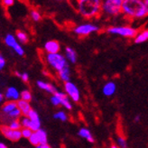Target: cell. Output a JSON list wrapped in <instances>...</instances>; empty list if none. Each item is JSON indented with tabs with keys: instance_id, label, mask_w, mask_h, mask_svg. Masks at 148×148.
Wrapping results in <instances>:
<instances>
[{
	"instance_id": "6da1fadb",
	"label": "cell",
	"mask_w": 148,
	"mask_h": 148,
	"mask_svg": "<svg viewBox=\"0 0 148 148\" xmlns=\"http://www.w3.org/2000/svg\"><path fill=\"white\" fill-rule=\"evenodd\" d=\"M122 14L130 19H142L148 16V9L144 0H124Z\"/></svg>"
},
{
	"instance_id": "e575fe53",
	"label": "cell",
	"mask_w": 148,
	"mask_h": 148,
	"mask_svg": "<svg viewBox=\"0 0 148 148\" xmlns=\"http://www.w3.org/2000/svg\"><path fill=\"white\" fill-rule=\"evenodd\" d=\"M36 147H38V148H50V145H48V143H43V144H40Z\"/></svg>"
},
{
	"instance_id": "f35d334b",
	"label": "cell",
	"mask_w": 148,
	"mask_h": 148,
	"mask_svg": "<svg viewBox=\"0 0 148 148\" xmlns=\"http://www.w3.org/2000/svg\"><path fill=\"white\" fill-rule=\"evenodd\" d=\"M145 1V5H146V7H147V9H148V0H144Z\"/></svg>"
},
{
	"instance_id": "d590c367",
	"label": "cell",
	"mask_w": 148,
	"mask_h": 148,
	"mask_svg": "<svg viewBox=\"0 0 148 148\" xmlns=\"http://www.w3.org/2000/svg\"><path fill=\"white\" fill-rule=\"evenodd\" d=\"M5 99V94H3V93H0V102H3Z\"/></svg>"
},
{
	"instance_id": "5b68a950",
	"label": "cell",
	"mask_w": 148,
	"mask_h": 148,
	"mask_svg": "<svg viewBox=\"0 0 148 148\" xmlns=\"http://www.w3.org/2000/svg\"><path fill=\"white\" fill-rule=\"evenodd\" d=\"M107 33H108L109 34L125 37V38H135L137 31L136 28L129 25H118L108 27L107 29Z\"/></svg>"
},
{
	"instance_id": "4fadbf2b",
	"label": "cell",
	"mask_w": 148,
	"mask_h": 148,
	"mask_svg": "<svg viewBox=\"0 0 148 148\" xmlns=\"http://www.w3.org/2000/svg\"><path fill=\"white\" fill-rule=\"evenodd\" d=\"M44 51H46V53H60L61 51V45L57 41L50 40L47 41L44 43Z\"/></svg>"
},
{
	"instance_id": "f546056e",
	"label": "cell",
	"mask_w": 148,
	"mask_h": 148,
	"mask_svg": "<svg viewBox=\"0 0 148 148\" xmlns=\"http://www.w3.org/2000/svg\"><path fill=\"white\" fill-rule=\"evenodd\" d=\"M33 130L30 127H22L21 128V133H22V136L23 138H26L28 139L33 134Z\"/></svg>"
},
{
	"instance_id": "5bb4252c",
	"label": "cell",
	"mask_w": 148,
	"mask_h": 148,
	"mask_svg": "<svg viewBox=\"0 0 148 148\" xmlns=\"http://www.w3.org/2000/svg\"><path fill=\"white\" fill-rule=\"evenodd\" d=\"M116 90V85L114 81H108L102 88V93L104 94V96H106V97H111V96H113Z\"/></svg>"
},
{
	"instance_id": "8fae6325",
	"label": "cell",
	"mask_w": 148,
	"mask_h": 148,
	"mask_svg": "<svg viewBox=\"0 0 148 148\" xmlns=\"http://www.w3.org/2000/svg\"><path fill=\"white\" fill-rule=\"evenodd\" d=\"M4 94L5 97V100L18 101L21 99V92L17 90V88L14 86L7 88Z\"/></svg>"
},
{
	"instance_id": "d6a6232c",
	"label": "cell",
	"mask_w": 148,
	"mask_h": 148,
	"mask_svg": "<svg viewBox=\"0 0 148 148\" xmlns=\"http://www.w3.org/2000/svg\"><path fill=\"white\" fill-rule=\"evenodd\" d=\"M5 66V59L3 55H0V70H3Z\"/></svg>"
},
{
	"instance_id": "603a6c76",
	"label": "cell",
	"mask_w": 148,
	"mask_h": 148,
	"mask_svg": "<svg viewBox=\"0 0 148 148\" xmlns=\"http://www.w3.org/2000/svg\"><path fill=\"white\" fill-rule=\"evenodd\" d=\"M36 133H37V135H38V137H39V140H40V144L48 143L47 142V133H46V131H44L43 129L40 128L39 130L36 131Z\"/></svg>"
},
{
	"instance_id": "277c9868",
	"label": "cell",
	"mask_w": 148,
	"mask_h": 148,
	"mask_svg": "<svg viewBox=\"0 0 148 148\" xmlns=\"http://www.w3.org/2000/svg\"><path fill=\"white\" fill-rule=\"evenodd\" d=\"M124 0H103L102 14L108 16H116L122 13Z\"/></svg>"
},
{
	"instance_id": "9a60e30c",
	"label": "cell",
	"mask_w": 148,
	"mask_h": 148,
	"mask_svg": "<svg viewBox=\"0 0 148 148\" xmlns=\"http://www.w3.org/2000/svg\"><path fill=\"white\" fill-rule=\"evenodd\" d=\"M16 108H18V106H17V101L6 100L5 102H4V104L2 105V108H1L2 114L4 116H5L7 114H9L11 111H13L14 109H16Z\"/></svg>"
},
{
	"instance_id": "ba28073f",
	"label": "cell",
	"mask_w": 148,
	"mask_h": 148,
	"mask_svg": "<svg viewBox=\"0 0 148 148\" xmlns=\"http://www.w3.org/2000/svg\"><path fill=\"white\" fill-rule=\"evenodd\" d=\"M4 42L6 46L12 48L17 55H19V56L25 55V50L21 46V44L17 42L16 36H14L11 34H6L4 38Z\"/></svg>"
},
{
	"instance_id": "484cf974",
	"label": "cell",
	"mask_w": 148,
	"mask_h": 148,
	"mask_svg": "<svg viewBox=\"0 0 148 148\" xmlns=\"http://www.w3.org/2000/svg\"><path fill=\"white\" fill-rule=\"evenodd\" d=\"M116 145L118 147H121V148H127V141L124 136H118L116 139Z\"/></svg>"
},
{
	"instance_id": "60d3db41",
	"label": "cell",
	"mask_w": 148,
	"mask_h": 148,
	"mask_svg": "<svg viewBox=\"0 0 148 148\" xmlns=\"http://www.w3.org/2000/svg\"><path fill=\"white\" fill-rule=\"evenodd\" d=\"M56 1H60V0H56Z\"/></svg>"
},
{
	"instance_id": "7402d4cb",
	"label": "cell",
	"mask_w": 148,
	"mask_h": 148,
	"mask_svg": "<svg viewBox=\"0 0 148 148\" xmlns=\"http://www.w3.org/2000/svg\"><path fill=\"white\" fill-rule=\"evenodd\" d=\"M53 117L55 118V119L60 120L62 122L67 121L68 118H69L68 115L66 114V112H65V111H63V110H59V111H57V112L53 115Z\"/></svg>"
},
{
	"instance_id": "f1b7e54d",
	"label": "cell",
	"mask_w": 148,
	"mask_h": 148,
	"mask_svg": "<svg viewBox=\"0 0 148 148\" xmlns=\"http://www.w3.org/2000/svg\"><path fill=\"white\" fill-rule=\"evenodd\" d=\"M21 99H24V100H26V101H29L30 102L33 99V95H32V92L28 90H25L21 92Z\"/></svg>"
},
{
	"instance_id": "30bf717a",
	"label": "cell",
	"mask_w": 148,
	"mask_h": 148,
	"mask_svg": "<svg viewBox=\"0 0 148 148\" xmlns=\"http://www.w3.org/2000/svg\"><path fill=\"white\" fill-rule=\"evenodd\" d=\"M64 91L66 92L70 99L73 102H79L80 99V93L78 87L71 81H67L64 82Z\"/></svg>"
},
{
	"instance_id": "ab89813d",
	"label": "cell",
	"mask_w": 148,
	"mask_h": 148,
	"mask_svg": "<svg viewBox=\"0 0 148 148\" xmlns=\"http://www.w3.org/2000/svg\"><path fill=\"white\" fill-rule=\"evenodd\" d=\"M21 74H22V73H19L18 71H16V76L20 77V76H21Z\"/></svg>"
},
{
	"instance_id": "e0dca14e",
	"label": "cell",
	"mask_w": 148,
	"mask_h": 148,
	"mask_svg": "<svg viewBox=\"0 0 148 148\" xmlns=\"http://www.w3.org/2000/svg\"><path fill=\"white\" fill-rule=\"evenodd\" d=\"M17 106H18V108L21 110L22 114L24 116H26L29 114V112L32 110V107L30 105V102L29 101H26V100H24L20 99L18 101H17Z\"/></svg>"
},
{
	"instance_id": "1f68e13d",
	"label": "cell",
	"mask_w": 148,
	"mask_h": 148,
	"mask_svg": "<svg viewBox=\"0 0 148 148\" xmlns=\"http://www.w3.org/2000/svg\"><path fill=\"white\" fill-rule=\"evenodd\" d=\"M1 3L5 7H10L14 5V0H1Z\"/></svg>"
},
{
	"instance_id": "2e32d148",
	"label": "cell",
	"mask_w": 148,
	"mask_h": 148,
	"mask_svg": "<svg viewBox=\"0 0 148 148\" xmlns=\"http://www.w3.org/2000/svg\"><path fill=\"white\" fill-rule=\"evenodd\" d=\"M36 85L38 87L40 90H43V91H46L50 94H53L56 92V88L53 85H51V83L45 82V81H42V80H37Z\"/></svg>"
},
{
	"instance_id": "74e56055",
	"label": "cell",
	"mask_w": 148,
	"mask_h": 148,
	"mask_svg": "<svg viewBox=\"0 0 148 148\" xmlns=\"http://www.w3.org/2000/svg\"><path fill=\"white\" fill-rule=\"evenodd\" d=\"M6 147H7V146L5 145V143H3V142L0 143V148H6Z\"/></svg>"
},
{
	"instance_id": "d6986e66",
	"label": "cell",
	"mask_w": 148,
	"mask_h": 148,
	"mask_svg": "<svg viewBox=\"0 0 148 148\" xmlns=\"http://www.w3.org/2000/svg\"><path fill=\"white\" fill-rule=\"evenodd\" d=\"M78 136L81 138H83L85 140H87L88 142L90 143H94L95 142V139L91 134V132L90 131V129H88L86 127H81L79 132H78Z\"/></svg>"
},
{
	"instance_id": "44dd1931",
	"label": "cell",
	"mask_w": 148,
	"mask_h": 148,
	"mask_svg": "<svg viewBox=\"0 0 148 148\" xmlns=\"http://www.w3.org/2000/svg\"><path fill=\"white\" fill-rule=\"evenodd\" d=\"M148 40V29H144L141 32H137L136 35L134 38L136 43H142Z\"/></svg>"
},
{
	"instance_id": "83f0119b",
	"label": "cell",
	"mask_w": 148,
	"mask_h": 148,
	"mask_svg": "<svg viewBox=\"0 0 148 148\" xmlns=\"http://www.w3.org/2000/svg\"><path fill=\"white\" fill-rule=\"evenodd\" d=\"M16 38L20 42L23 43H26L28 42V35L26 33L22 32V31H18L16 33Z\"/></svg>"
},
{
	"instance_id": "4dcf8cb0",
	"label": "cell",
	"mask_w": 148,
	"mask_h": 148,
	"mask_svg": "<svg viewBox=\"0 0 148 148\" xmlns=\"http://www.w3.org/2000/svg\"><path fill=\"white\" fill-rule=\"evenodd\" d=\"M30 16H31V18H32L34 22H38V21L41 19V17H42L40 12H39V11H37L36 9H32V10L30 11Z\"/></svg>"
},
{
	"instance_id": "7c38bea8",
	"label": "cell",
	"mask_w": 148,
	"mask_h": 148,
	"mask_svg": "<svg viewBox=\"0 0 148 148\" xmlns=\"http://www.w3.org/2000/svg\"><path fill=\"white\" fill-rule=\"evenodd\" d=\"M31 119V125H30V128L33 131H37L41 128V120L38 113L36 112L35 110L32 109L29 114L27 115Z\"/></svg>"
},
{
	"instance_id": "ffe728a7",
	"label": "cell",
	"mask_w": 148,
	"mask_h": 148,
	"mask_svg": "<svg viewBox=\"0 0 148 148\" xmlns=\"http://www.w3.org/2000/svg\"><path fill=\"white\" fill-rule=\"evenodd\" d=\"M58 76L60 78L61 80H62L63 82H67L71 79V70L69 65H67L66 67H64L62 70H61L58 72Z\"/></svg>"
},
{
	"instance_id": "4316f807",
	"label": "cell",
	"mask_w": 148,
	"mask_h": 148,
	"mask_svg": "<svg viewBox=\"0 0 148 148\" xmlns=\"http://www.w3.org/2000/svg\"><path fill=\"white\" fill-rule=\"evenodd\" d=\"M20 122L22 125V127H30V125H31V119L27 115L26 116H22L20 118Z\"/></svg>"
},
{
	"instance_id": "d4e9b609",
	"label": "cell",
	"mask_w": 148,
	"mask_h": 148,
	"mask_svg": "<svg viewBox=\"0 0 148 148\" xmlns=\"http://www.w3.org/2000/svg\"><path fill=\"white\" fill-rule=\"evenodd\" d=\"M9 127L13 128V129H16V130H20L22 128V125L20 122V119H13L11 121L8 122V124H6Z\"/></svg>"
},
{
	"instance_id": "52a82bcc",
	"label": "cell",
	"mask_w": 148,
	"mask_h": 148,
	"mask_svg": "<svg viewBox=\"0 0 148 148\" xmlns=\"http://www.w3.org/2000/svg\"><path fill=\"white\" fill-rule=\"evenodd\" d=\"M99 30V27L92 23L81 24L73 28V33L78 36H88Z\"/></svg>"
},
{
	"instance_id": "3957f363",
	"label": "cell",
	"mask_w": 148,
	"mask_h": 148,
	"mask_svg": "<svg viewBox=\"0 0 148 148\" xmlns=\"http://www.w3.org/2000/svg\"><path fill=\"white\" fill-rule=\"evenodd\" d=\"M45 61L50 67L57 72H59L68 65V61L65 55H62L60 53H46Z\"/></svg>"
},
{
	"instance_id": "7a4b0ae2",
	"label": "cell",
	"mask_w": 148,
	"mask_h": 148,
	"mask_svg": "<svg viewBox=\"0 0 148 148\" xmlns=\"http://www.w3.org/2000/svg\"><path fill=\"white\" fill-rule=\"evenodd\" d=\"M76 8L84 18L92 19L102 14L103 0H76Z\"/></svg>"
},
{
	"instance_id": "8992f818",
	"label": "cell",
	"mask_w": 148,
	"mask_h": 148,
	"mask_svg": "<svg viewBox=\"0 0 148 148\" xmlns=\"http://www.w3.org/2000/svg\"><path fill=\"white\" fill-rule=\"evenodd\" d=\"M51 103L54 107L62 106L64 108L71 110L72 109V104L71 102V99L69 96L66 94V92H61V91H56L55 93L51 94V97L50 99Z\"/></svg>"
},
{
	"instance_id": "8d00e7d4",
	"label": "cell",
	"mask_w": 148,
	"mask_h": 148,
	"mask_svg": "<svg viewBox=\"0 0 148 148\" xmlns=\"http://www.w3.org/2000/svg\"><path fill=\"white\" fill-rule=\"evenodd\" d=\"M140 118H141V117H140V116H136V117H135V119H134V121L136 122V123H137V122H139L140 121Z\"/></svg>"
},
{
	"instance_id": "836d02e7",
	"label": "cell",
	"mask_w": 148,
	"mask_h": 148,
	"mask_svg": "<svg viewBox=\"0 0 148 148\" xmlns=\"http://www.w3.org/2000/svg\"><path fill=\"white\" fill-rule=\"evenodd\" d=\"M21 79L25 81V82H27V81L29 80V75H28V73L26 72H24V73H22L21 74V76H20Z\"/></svg>"
},
{
	"instance_id": "ac0fdd59",
	"label": "cell",
	"mask_w": 148,
	"mask_h": 148,
	"mask_svg": "<svg viewBox=\"0 0 148 148\" xmlns=\"http://www.w3.org/2000/svg\"><path fill=\"white\" fill-rule=\"evenodd\" d=\"M64 55L67 59V61L71 63H76L77 62V53L75 51V50L72 49L71 47H66L64 50Z\"/></svg>"
},
{
	"instance_id": "cb8c5ba5",
	"label": "cell",
	"mask_w": 148,
	"mask_h": 148,
	"mask_svg": "<svg viewBox=\"0 0 148 148\" xmlns=\"http://www.w3.org/2000/svg\"><path fill=\"white\" fill-rule=\"evenodd\" d=\"M28 140H29V142H30V144L34 146L39 145V144H40V140H39V137H38V135H37L36 131L33 132L32 136L28 138Z\"/></svg>"
},
{
	"instance_id": "9c48e42d",
	"label": "cell",
	"mask_w": 148,
	"mask_h": 148,
	"mask_svg": "<svg viewBox=\"0 0 148 148\" xmlns=\"http://www.w3.org/2000/svg\"><path fill=\"white\" fill-rule=\"evenodd\" d=\"M1 133L7 140H9L11 142H17L21 138H23L21 129L20 130L13 129L5 124L1 127Z\"/></svg>"
}]
</instances>
